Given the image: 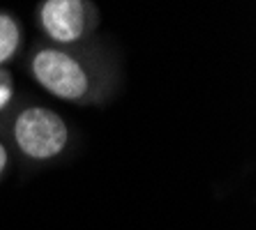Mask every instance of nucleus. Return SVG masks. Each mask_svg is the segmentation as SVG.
I'll list each match as a JSON object with an SVG mask.
<instances>
[{"mask_svg":"<svg viewBox=\"0 0 256 230\" xmlns=\"http://www.w3.org/2000/svg\"><path fill=\"white\" fill-rule=\"evenodd\" d=\"M30 74L48 95L65 101H84L97 88L95 69L81 51L62 46H37L30 58Z\"/></svg>","mask_w":256,"mask_h":230,"instance_id":"f257e3e1","label":"nucleus"},{"mask_svg":"<svg viewBox=\"0 0 256 230\" xmlns=\"http://www.w3.org/2000/svg\"><path fill=\"white\" fill-rule=\"evenodd\" d=\"M24 44V28L18 23V18L12 12L0 9V69L10 60L16 58Z\"/></svg>","mask_w":256,"mask_h":230,"instance_id":"20e7f679","label":"nucleus"},{"mask_svg":"<svg viewBox=\"0 0 256 230\" xmlns=\"http://www.w3.org/2000/svg\"><path fill=\"white\" fill-rule=\"evenodd\" d=\"M14 99V81L5 69H0V111H5Z\"/></svg>","mask_w":256,"mask_h":230,"instance_id":"39448f33","label":"nucleus"},{"mask_svg":"<svg viewBox=\"0 0 256 230\" xmlns=\"http://www.w3.org/2000/svg\"><path fill=\"white\" fill-rule=\"evenodd\" d=\"M16 148L32 161H48L65 152L70 143L67 122L46 106H28L14 120Z\"/></svg>","mask_w":256,"mask_h":230,"instance_id":"7ed1b4c3","label":"nucleus"},{"mask_svg":"<svg viewBox=\"0 0 256 230\" xmlns=\"http://www.w3.org/2000/svg\"><path fill=\"white\" fill-rule=\"evenodd\" d=\"M7 161H10V152H7V148L0 143V175L5 173V168H7Z\"/></svg>","mask_w":256,"mask_h":230,"instance_id":"423d86ee","label":"nucleus"},{"mask_svg":"<svg viewBox=\"0 0 256 230\" xmlns=\"http://www.w3.org/2000/svg\"><path fill=\"white\" fill-rule=\"evenodd\" d=\"M37 25L54 46L76 48L100 25L92 0H44L37 7Z\"/></svg>","mask_w":256,"mask_h":230,"instance_id":"f03ea898","label":"nucleus"}]
</instances>
